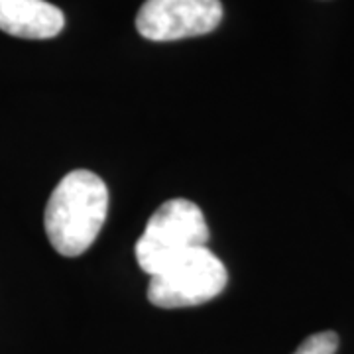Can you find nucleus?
<instances>
[{
	"label": "nucleus",
	"mask_w": 354,
	"mask_h": 354,
	"mask_svg": "<svg viewBox=\"0 0 354 354\" xmlns=\"http://www.w3.org/2000/svg\"><path fill=\"white\" fill-rule=\"evenodd\" d=\"M109 211V191L101 177L75 169L55 185L46 205L44 227L55 252L75 258L99 236Z\"/></svg>",
	"instance_id": "obj_1"
},
{
	"label": "nucleus",
	"mask_w": 354,
	"mask_h": 354,
	"mask_svg": "<svg viewBox=\"0 0 354 354\" xmlns=\"http://www.w3.org/2000/svg\"><path fill=\"white\" fill-rule=\"evenodd\" d=\"M221 20V0H146L136 16V30L152 41H174L205 36Z\"/></svg>",
	"instance_id": "obj_4"
},
{
	"label": "nucleus",
	"mask_w": 354,
	"mask_h": 354,
	"mask_svg": "<svg viewBox=\"0 0 354 354\" xmlns=\"http://www.w3.org/2000/svg\"><path fill=\"white\" fill-rule=\"evenodd\" d=\"M339 348V337L333 330H323L307 337L293 354H335Z\"/></svg>",
	"instance_id": "obj_6"
},
{
	"label": "nucleus",
	"mask_w": 354,
	"mask_h": 354,
	"mask_svg": "<svg viewBox=\"0 0 354 354\" xmlns=\"http://www.w3.org/2000/svg\"><path fill=\"white\" fill-rule=\"evenodd\" d=\"M209 227L203 211L187 199H169L158 207L136 242V260L142 272L156 276L177 256L207 246Z\"/></svg>",
	"instance_id": "obj_2"
},
{
	"label": "nucleus",
	"mask_w": 354,
	"mask_h": 354,
	"mask_svg": "<svg viewBox=\"0 0 354 354\" xmlns=\"http://www.w3.org/2000/svg\"><path fill=\"white\" fill-rule=\"evenodd\" d=\"M64 26V12L46 0H0V30L10 36L50 39Z\"/></svg>",
	"instance_id": "obj_5"
},
{
	"label": "nucleus",
	"mask_w": 354,
	"mask_h": 354,
	"mask_svg": "<svg viewBox=\"0 0 354 354\" xmlns=\"http://www.w3.org/2000/svg\"><path fill=\"white\" fill-rule=\"evenodd\" d=\"M225 264L207 246L191 248L150 276L148 299L162 309L195 307L215 299L227 288Z\"/></svg>",
	"instance_id": "obj_3"
}]
</instances>
